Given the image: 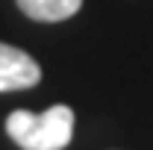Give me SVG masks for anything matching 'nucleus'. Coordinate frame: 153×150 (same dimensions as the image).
<instances>
[{
    "mask_svg": "<svg viewBox=\"0 0 153 150\" xmlns=\"http://www.w3.org/2000/svg\"><path fill=\"white\" fill-rule=\"evenodd\" d=\"M6 132L21 150H62L74 135V109L50 106L47 112H12L6 118Z\"/></svg>",
    "mask_w": 153,
    "mask_h": 150,
    "instance_id": "obj_1",
    "label": "nucleus"
},
{
    "mask_svg": "<svg viewBox=\"0 0 153 150\" xmlns=\"http://www.w3.org/2000/svg\"><path fill=\"white\" fill-rule=\"evenodd\" d=\"M41 79L38 62L27 50L3 44L0 41V91H21V88H33Z\"/></svg>",
    "mask_w": 153,
    "mask_h": 150,
    "instance_id": "obj_2",
    "label": "nucleus"
},
{
    "mask_svg": "<svg viewBox=\"0 0 153 150\" xmlns=\"http://www.w3.org/2000/svg\"><path fill=\"white\" fill-rule=\"evenodd\" d=\"M21 12L33 21H44V24H56L79 12L82 0H18Z\"/></svg>",
    "mask_w": 153,
    "mask_h": 150,
    "instance_id": "obj_3",
    "label": "nucleus"
}]
</instances>
